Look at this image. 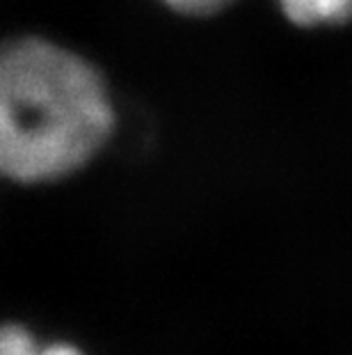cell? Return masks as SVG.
I'll list each match as a JSON object with an SVG mask.
<instances>
[{"mask_svg":"<svg viewBox=\"0 0 352 355\" xmlns=\"http://www.w3.org/2000/svg\"><path fill=\"white\" fill-rule=\"evenodd\" d=\"M41 355H82L78 349L73 346H66V344H53L48 349H41Z\"/></svg>","mask_w":352,"mask_h":355,"instance_id":"277c9868","label":"cell"},{"mask_svg":"<svg viewBox=\"0 0 352 355\" xmlns=\"http://www.w3.org/2000/svg\"><path fill=\"white\" fill-rule=\"evenodd\" d=\"M101 76L44 40L0 49V175L41 184L85 165L112 131Z\"/></svg>","mask_w":352,"mask_h":355,"instance_id":"6da1fadb","label":"cell"},{"mask_svg":"<svg viewBox=\"0 0 352 355\" xmlns=\"http://www.w3.org/2000/svg\"><path fill=\"white\" fill-rule=\"evenodd\" d=\"M0 355H41L33 335L21 326L0 328Z\"/></svg>","mask_w":352,"mask_h":355,"instance_id":"3957f363","label":"cell"},{"mask_svg":"<svg viewBox=\"0 0 352 355\" xmlns=\"http://www.w3.org/2000/svg\"><path fill=\"white\" fill-rule=\"evenodd\" d=\"M295 26H334L352 19V0H277Z\"/></svg>","mask_w":352,"mask_h":355,"instance_id":"7a4b0ae2","label":"cell"},{"mask_svg":"<svg viewBox=\"0 0 352 355\" xmlns=\"http://www.w3.org/2000/svg\"><path fill=\"white\" fill-rule=\"evenodd\" d=\"M201 3H206L204 7H206V14H213V12H217V10H222L224 5H229L231 0H201Z\"/></svg>","mask_w":352,"mask_h":355,"instance_id":"5b68a950","label":"cell"}]
</instances>
